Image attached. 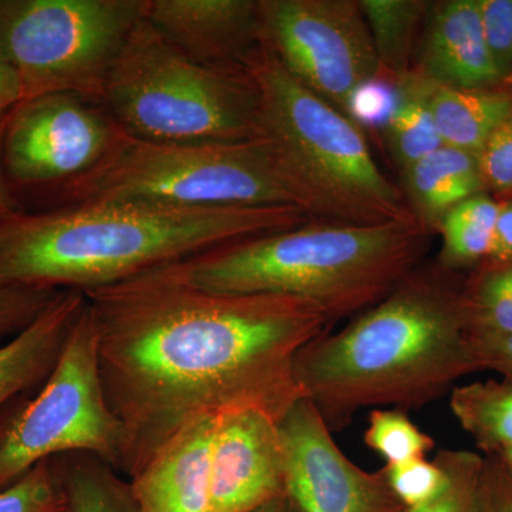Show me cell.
Here are the masks:
<instances>
[{"instance_id": "34", "label": "cell", "mask_w": 512, "mask_h": 512, "mask_svg": "<svg viewBox=\"0 0 512 512\" xmlns=\"http://www.w3.org/2000/svg\"><path fill=\"white\" fill-rule=\"evenodd\" d=\"M478 370H493L512 380V333L470 335Z\"/></svg>"}, {"instance_id": "20", "label": "cell", "mask_w": 512, "mask_h": 512, "mask_svg": "<svg viewBox=\"0 0 512 512\" xmlns=\"http://www.w3.org/2000/svg\"><path fill=\"white\" fill-rule=\"evenodd\" d=\"M372 36L380 73L399 80L413 69L430 2L421 0H359Z\"/></svg>"}, {"instance_id": "16", "label": "cell", "mask_w": 512, "mask_h": 512, "mask_svg": "<svg viewBox=\"0 0 512 512\" xmlns=\"http://www.w3.org/2000/svg\"><path fill=\"white\" fill-rule=\"evenodd\" d=\"M215 417L192 421L130 478L138 511L207 512Z\"/></svg>"}, {"instance_id": "22", "label": "cell", "mask_w": 512, "mask_h": 512, "mask_svg": "<svg viewBox=\"0 0 512 512\" xmlns=\"http://www.w3.org/2000/svg\"><path fill=\"white\" fill-rule=\"evenodd\" d=\"M67 512H140L130 480L90 453L53 457Z\"/></svg>"}, {"instance_id": "40", "label": "cell", "mask_w": 512, "mask_h": 512, "mask_svg": "<svg viewBox=\"0 0 512 512\" xmlns=\"http://www.w3.org/2000/svg\"><path fill=\"white\" fill-rule=\"evenodd\" d=\"M493 458L498 464H500L501 468H503L505 474H507V477L510 478L512 483V446L504 448L500 453L495 454Z\"/></svg>"}, {"instance_id": "15", "label": "cell", "mask_w": 512, "mask_h": 512, "mask_svg": "<svg viewBox=\"0 0 512 512\" xmlns=\"http://www.w3.org/2000/svg\"><path fill=\"white\" fill-rule=\"evenodd\" d=\"M413 69L431 83L454 89L503 84L485 43L480 0L430 3Z\"/></svg>"}, {"instance_id": "37", "label": "cell", "mask_w": 512, "mask_h": 512, "mask_svg": "<svg viewBox=\"0 0 512 512\" xmlns=\"http://www.w3.org/2000/svg\"><path fill=\"white\" fill-rule=\"evenodd\" d=\"M22 101V87L15 66L0 40V114Z\"/></svg>"}, {"instance_id": "2", "label": "cell", "mask_w": 512, "mask_h": 512, "mask_svg": "<svg viewBox=\"0 0 512 512\" xmlns=\"http://www.w3.org/2000/svg\"><path fill=\"white\" fill-rule=\"evenodd\" d=\"M463 286L439 262L417 266L345 329L299 350L296 380L330 431L345 429L370 407L421 409L478 372Z\"/></svg>"}, {"instance_id": "11", "label": "cell", "mask_w": 512, "mask_h": 512, "mask_svg": "<svg viewBox=\"0 0 512 512\" xmlns=\"http://www.w3.org/2000/svg\"><path fill=\"white\" fill-rule=\"evenodd\" d=\"M116 124L100 104L70 93L13 107L2 140L6 171L19 184L69 183L109 150Z\"/></svg>"}, {"instance_id": "27", "label": "cell", "mask_w": 512, "mask_h": 512, "mask_svg": "<svg viewBox=\"0 0 512 512\" xmlns=\"http://www.w3.org/2000/svg\"><path fill=\"white\" fill-rule=\"evenodd\" d=\"M366 446L384 458L386 466L424 458L436 443L397 409H373L365 433Z\"/></svg>"}, {"instance_id": "6", "label": "cell", "mask_w": 512, "mask_h": 512, "mask_svg": "<svg viewBox=\"0 0 512 512\" xmlns=\"http://www.w3.org/2000/svg\"><path fill=\"white\" fill-rule=\"evenodd\" d=\"M101 107L130 136L168 143H235L261 137L247 69L204 66L141 18L104 86Z\"/></svg>"}, {"instance_id": "21", "label": "cell", "mask_w": 512, "mask_h": 512, "mask_svg": "<svg viewBox=\"0 0 512 512\" xmlns=\"http://www.w3.org/2000/svg\"><path fill=\"white\" fill-rule=\"evenodd\" d=\"M431 87L433 83L416 70L397 80L399 100L383 130L400 173L444 146L431 111Z\"/></svg>"}, {"instance_id": "23", "label": "cell", "mask_w": 512, "mask_h": 512, "mask_svg": "<svg viewBox=\"0 0 512 512\" xmlns=\"http://www.w3.org/2000/svg\"><path fill=\"white\" fill-rule=\"evenodd\" d=\"M450 409L484 457L512 446V380L503 377L454 386Z\"/></svg>"}, {"instance_id": "19", "label": "cell", "mask_w": 512, "mask_h": 512, "mask_svg": "<svg viewBox=\"0 0 512 512\" xmlns=\"http://www.w3.org/2000/svg\"><path fill=\"white\" fill-rule=\"evenodd\" d=\"M434 123L444 146L477 156L491 133L512 111V89H454L434 84L430 94Z\"/></svg>"}, {"instance_id": "39", "label": "cell", "mask_w": 512, "mask_h": 512, "mask_svg": "<svg viewBox=\"0 0 512 512\" xmlns=\"http://www.w3.org/2000/svg\"><path fill=\"white\" fill-rule=\"evenodd\" d=\"M254 512H301L288 493L279 495Z\"/></svg>"}, {"instance_id": "13", "label": "cell", "mask_w": 512, "mask_h": 512, "mask_svg": "<svg viewBox=\"0 0 512 512\" xmlns=\"http://www.w3.org/2000/svg\"><path fill=\"white\" fill-rule=\"evenodd\" d=\"M288 493L278 421L258 410L215 417L207 512H254Z\"/></svg>"}, {"instance_id": "42", "label": "cell", "mask_w": 512, "mask_h": 512, "mask_svg": "<svg viewBox=\"0 0 512 512\" xmlns=\"http://www.w3.org/2000/svg\"><path fill=\"white\" fill-rule=\"evenodd\" d=\"M66 512H67V510H66Z\"/></svg>"}, {"instance_id": "36", "label": "cell", "mask_w": 512, "mask_h": 512, "mask_svg": "<svg viewBox=\"0 0 512 512\" xmlns=\"http://www.w3.org/2000/svg\"><path fill=\"white\" fill-rule=\"evenodd\" d=\"M498 214L495 220L491 261H512V198L498 201Z\"/></svg>"}, {"instance_id": "18", "label": "cell", "mask_w": 512, "mask_h": 512, "mask_svg": "<svg viewBox=\"0 0 512 512\" xmlns=\"http://www.w3.org/2000/svg\"><path fill=\"white\" fill-rule=\"evenodd\" d=\"M400 174L407 205L430 234H436L458 204L487 192L477 156L450 146H441Z\"/></svg>"}, {"instance_id": "25", "label": "cell", "mask_w": 512, "mask_h": 512, "mask_svg": "<svg viewBox=\"0 0 512 512\" xmlns=\"http://www.w3.org/2000/svg\"><path fill=\"white\" fill-rule=\"evenodd\" d=\"M468 333H512V261L485 259L463 286Z\"/></svg>"}, {"instance_id": "38", "label": "cell", "mask_w": 512, "mask_h": 512, "mask_svg": "<svg viewBox=\"0 0 512 512\" xmlns=\"http://www.w3.org/2000/svg\"><path fill=\"white\" fill-rule=\"evenodd\" d=\"M2 154V147H0ZM19 211L13 207L12 198H10L8 190H6L5 181H3L2 168H0V228L9 220H12Z\"/></svg>"}, {"instance_id": "30", "label": "cell", "mask_w": 512, "mask_h": 512, "mask_svg": "<svg viewBox=\"0 0 512 512\" xmlns=\"http://www.w3.org/2000/svg\"><path fill=\"white\" fill-rule=\"evenodd\" d=\"M59 291L0 282V342L18 336L56 298Z\"/></svg>"}, {"instance_id": "35", "label": "cell", "mask_w": 512, "mask_h": 512, "mask_svg": "<svg viewBox=\"0 0 512 512\" xmlns=\"http://www.w3.org/2000/svg\"><path fill=\"white\" fill-rule=\"evenodd\" d=\"M488 512H512V483L500 464L487 457Z\"/></svg>"}, {"instance_id": "28", "label": "cell", "mask_w": 512, "mask_h": 512, "mask_svg": "<svg viewBox=\"0 0 512 512\" xmlns=\"http://www.w3.org/2000/svg\"><path fill=\"white\" fill-rule=\"evenodd\" d=\"M0 512H66V498L55 460L42 461L0 490Z\"/></svg>"}, {"instance_id": "32", "label": "cell", "mask_w": 512, "mask_h": 512, "mask_svg": "<svg viewBox=\"0 0 512 512\" xmlns=\"http://www.w3.org/2000/svg\"><path fill=\"white\" fill-rule=\"evenodd\" d=\"M485 190L500 201L512 198V111L477 154Z\"/></svg>"}, {"instance_id": "24", "label": "cell", "mask_w": 512, "mask_h": 512, "mask_svg": "<svg viewBox=\"0 0 512 512\" xmlns=\"http://www.w3.org/2000/svg\"><path fill=\"white\" fill-rule=\"evenodd\" d=\"M498 204L488 192L461 202L440 222L439 264L448 271L480 265L490 256Z\"/></svg>"}, {"instance_id": "29", "label": "cell", "mask_w": 512, "mask_h": 512, "mask_svg": "<svg viewBox=\"0 0 512 512\" xmlns=\"http://www.w3.org/2000/svg\"><path fill=\"white\" fill-rule=\"evenodd\" d=\"M393 494L406 510L421 507L443 490L447 476L443 467L426 458L383 467Z\"/></svg>"}, {"instance_id": "33", "label": "cell", "mask_w": 512, "mask_h": 512, "mask_svg": "<svg viewBox=\"0 0 512 512\" xmlns=\"http://www.w3.org/2000/svg\"><path fill=\"white\" fill-rule=\"evenodd\" d=\"M485 43L501 80L512 74V0H480Z\"/></svg>"}, {"instance_id": "8", "label": "cell", "mask_w": 512, "mask_h": 512, "mask_svg": "<svg viewBox=\"0 0 512 512\" xmlns=\"http://www.w3.org/2000/svg\"><path fill=\"white\" fill-rule=\"evenodd\" d=\"M143 10L144 0H0V40L22 101L70 93L101 106L107 77Z\"/></svg>"}, {"instance_id": "5", "label": "cell", "mask_w": 512, "mask_h": 512, "mask_svg": "<svg viewBox=\"0 0 512 512\" xmlns=\"http://www.w3.org/2000/svg\"><path fill=\"white\" fill-rule=\"evenodd\" d=\"M245 69L258 92L261 138L305 214L352 225L417 220L362 128L295 79L265 39Z\"/></svg>"}, {"instance_id": "31", "label": "cell", "mask_w": 512, "mask_h": 512, "mask_svg": "<svg viewBox=\"0 0 512 512\" xmlns=\"http://www.w3.org/2000/svg\"><path fill=\"white\" fill-rule=\"evenodd\" d=\"M399 100L396 80L379 73L353 90L346 106V116L362 130L384 128Z\"/></svg>"}, {"instance_id": "14", "label": "cell", "mask_w": 512, "mask_h": 512, "mask_svg": "<svg viewBox=\"0 0 512 512\" xmlns=\"http://www.w3.org/2000/svg\"><path fill=\"white\" fill-rule=\"evenodd\" d=\"M144 19L204 66L245 69L261 46L259 0H144Z\"/></svg>"}, {"instance_id": "41", "label": "cell", "mask_w": 512, "mask_h": 512, "mask_svg": "<svg viewBox=\"0 0 512 512\" xmlns=\"http://www.w3.org/2000/svg\"><path fill=\"white\" fill-rule=\"evenodd\" d=\"M504 86L511 87L512 89V74L511 76H508L507 79L503 82Z\"/></svg>"}, {"instance_id": "10", "label": "cell", "mask_w": 512, "mask_h": 512, "mask_svg": "<svg viewBox=\"0 0 512 512\" xmlns=\"http://www.w3.org/2000/svg\"><path fill=\"white\" fill-rule=\"evenodd\" d=\"M259 10L285 69L343 114L353 90L380 73L359 0H259Z\"/></svg>"}, {"instance_id": "26", "label": "cell", "mask_w": 512, "mask_h": 512, "mask_svg": "<svg viewBox=\"0 0 512 512\" xmlns=\"http://www.w3.org/2000/svg\"><path fill=\"white\" fill-rule=\"evenodd\" d=\"M434 460L446 471V485L429 503L404 512H488L487 457L444 448Z\"/></svg>"}, {"instance_id": "9", "label": "cell", "mask_w": 512, "mask_h": 512, "mask_svg": "<svg viewBox=\"0 0 512 512\" xmlns=\"http://www.w3.org/2000/svg\"><path fill=\"white\" fill-rule=\"evenodd\" d=\"M16 402L0 413V490L42 461L69 453L94 454L121 470L126 431L104 394L87 301L39 392Z\"/></svg>"}, {"instance_id": "12", "label": "cell", "mask_w": 512, "mask_h": 512, "mask_svg": "<svg viewBox=\"0 0 512 512\" xmlns=\"http://www.w3.org/2000/svg\"><path fill=\"white\" fill-rule=\"evenodd\" d=\"M286 460V491L301 512H404L383 468L369 473L338 447L308 399L279 420Z\"/></svg>"}, {"instance_id": "3", "label": "cell", "mask_w": 512, "mask_h": 512, "mask_svg": "<svg viewBox=\"0 0 512 512\" xmlns=\"http://www.w3.org/2000/svg\"><path fill=\"white\" fill-rule=\"evenodd\" d=\"M309 221L295 207H185L141 200L18 212L0 228V282L92 291Z\"/></svg>"}, {"instance_id": "7", "label": "cell", "mask_w": 512, "mask_h": 512, "mask_svg": "<svg viewBox=\"0 0 512 512\" xmlns=\"http://www.w3.org/2000/svg\"><path fill=\"white\" fill-rule=\"evenodd\" d=\"M62 188L70 204L141 200L185 207L299 208L261 137L168 143L130 136L116 126L99 163Z\"/></svg>"}, {"instance_id": "1", "label": "cell", "mask_w": 512, "mask_h": 512, "mask_svg": "<svg viewBox=\"0 0 512 512\" xmlns=\"http://www.w3.org/2000/svg\"><path fill=\"white\" fill-rule=\"evenodd\" d=\"M83 293L128 480L202 416L251 409L279 423L303 399L296 355L333 325L296 296L200 288L177 262Z\"/></svg>"}, {"instance_id": "4", "label": "cell", "mask_w": 512, "mask_h": 512, "mask_svg": "<svg viewBox=\"0 0 512 512\" xmlns=\"http://www.w3.org/2000/svg\"><path fill=\"white\" fill-rule=\"evenodd\" d=\"M431 235L417 220L379 225L309 221L177 262L200 288L234 295H289L335 323L386 299L421 265Z\"/></svg>"}, {"instance_id": "17", "label": "cell", "mask_w": 512, "mask_h": 512, "mask_svg": "<svg viewBox=\"0 0 512 512\" xmlns=\"http://www.w3.org/2000/svg\"><path fill=\"white\" fill-rule=\"evenodd\" d=\"M84 306L83 292L59 291L32 325L0 345V413L45 383Z\"/></svg>"}]
</instances>
